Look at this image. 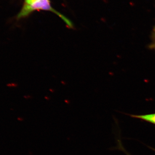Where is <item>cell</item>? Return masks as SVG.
I'll use <instances>...</instances> for the list:
<instances>
[{
  "mask_svg": "<svg viewBox=\"0 0 155 155\" xmlns=\"http://www.w3.org/2000/svg\"><path fill=\"white\" fill-rule=\"evenodd\" d=\"M153 48H154L155 49V28L154 29V30L153 31Z\"/></svg>",
  "mask_w": 155,
  "mask_h": 155,
  "instance_id": "4",
  "label": "cell"
},
{
  "mask_svg": "<svg viewBox=\"0 0 155 155\" xmlns=\"http://www.w3.org/2000/svg\"><path fill=\"white\" fill-rule=\"evenodd\" d=\"M132 117L144 120L155 125V114L143 115H131Z\"/></svg>",
  "mask_w": 155,
  "mask_h": 155,
  "instance_id": "2",
  "label": "cell"
},
{
  "mask_svg": "<svg viewBox=\"0 0 155 155\" xmlns=\"http://www.w3.org/2000/svg\"><path fill=\"white\" fill-rule=\"evenodd\" d=\"M51 11L58 15L69 28H73V24L72 22L64 15L55 10L52 7L50 0H35L29 5L27 7H22L17 15V18L21 19L25 18L33 13L34 11Z\"/></svg>",
  "mask_w": 155,
  "mask_h": 155,
  "instance_id": "1",
  "label": "cell"
},
{
  "mask_svg": "<svg viewBox=\"0 0 155 155\" xmlns=\"http://www.w3.org/2000/svg\"><path fill=\"white\" fill-rule=\"evenodd\" d=\"M35 0H24V4H23V7H27L33 2Z\"/></svg>",
  "mask_w": 155,
  "mask_h": 155,
  "instance_id": "3",
  "label": "cell"
}]
</instances>
